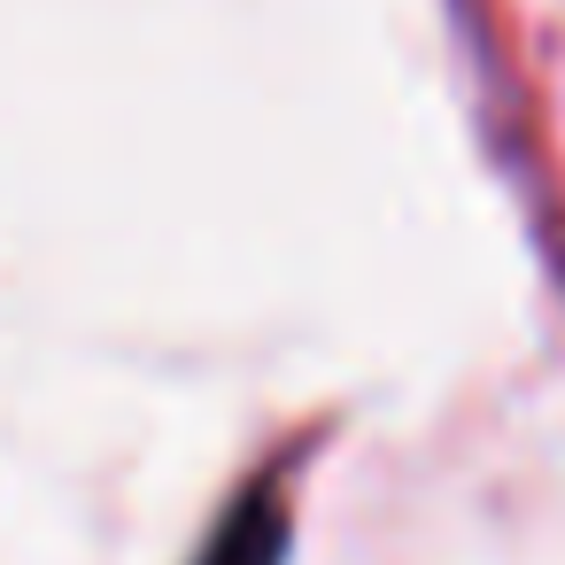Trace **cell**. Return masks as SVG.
I'll list each match as a JSON object with an SVG mask.
<instances>
[{"mask_svg": "<svg viewBox=\"0 0 565 565\" xmlns=\"http://www.w3.org/2000/svg\"><path fill=\"white\" fill-rule=\"evenodd\" d=\"M287 542H295L287 495H279V488H248V495L225 511V526L210 534V550H202L194 565H287Z\"/></svg>", "mask_w": 565, "mask_h": 565, "instance_id": "cell-1", "label": "cell"}]
</instances>
